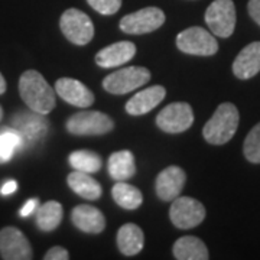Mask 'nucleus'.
I'll return each instance as SVG.
<instances>
[{"label": "nucleus", "mask_w": 260, "mask_h": 260, "mask_svg": "<svg viewBox=\"0 0 260 260\" xmlns=\"http://www.w3.org/2000/svg\"><path fill=\"white\" fill-rule=\"evenodd\" d=\"M150 73L143 67H127L114 71L103 80V87L110 94H127L148 83Z\"/></svg>", "instance_id": "nucleus-5"}, {"label": "nucleus", "mask_w": 260, "mask_h": 260, "mask_svg": "<svg viewBox=\"0 0 260 260\" xmlns=\"http://www.w3.org/2000/svg\"><path fill=\"white\" fill-rule=\"evenodd\" d=\"M136 54V45L129 41L116 42L97 52L95 62L102 68H116L126 64Z\"/></svg>", "instance_id": "nucleus-14"}, {"label": "nucleus", "mask_w": 260, "mask_h": 260, "mask_svg": "<svg viewBox=\"0 0 260 260\" xmlns=\"http://www.w3.org/2000/svg\"><path fill=\"white\" fill-rule=\"evenodd\" d=\"M0 256L6 260H29L34 257L30 243L16 227L0 230Z\"/></svg>", "instance_id": "nucleus-11"}, {"label": "nucleus", "mask_w": 260, "mask_h": 260, "mask_svg": "<svg viewBox=\"0 0 260 260\" xmlns=\"http://www.w3.org/2000/svg\"><path fill=\"white\" fill-rule=\"evenodd\" d=\"M19 93L32 112L45 116L55 109L56 100L52 87L48 84L44 75L35 70H28L20 75Z\"/></svg>", "instance_id": "nucleus-1"}, {"label": "nucleus", "mask_w": 260, "mask_h": 260, "mask_svg": "<svg viewBox=\"0 0 260 260\" xmlns=\"http://www.w3.org/2000/svg\"><path fill=\"white\" fill-rule=\"evenodd\" d=\"M3 119V109H2V106H0V120Z\"/></svg>", "instance_id": "nucleus-34"}, {"label": "nucleus", "mask_w": 260, "mask_h": 260, "mask_svg": "<svg viewBox=\"0 0 260 260\" xmlns=\"http://www.w3.org/2000/svg\"><path fill=\"white\" fill-rule=\"evenodd\" d=\"M239 110L233 103H221L203 129L204 139L211 145H224L233 139L239 127Z\"/></svg>", "instance_id": "nucleus-2"}, {"label": "nucleus", "mask_w": 260, "mask_h": 260, "mask_svg": "<svg viewBox=\"0 0 260 260\" xmlns=\"http://www.w3.org/2000/svg\"><path fill=\"white\" fill-rule=\"evenodd\" d=\"M70 165L74 168V171L94 174L100 171L102 168V156L97 155L93 150H75L68 158Z\"/></svg>", "instance_id": "nucleus-25"}, {"label": "nucleus", "mask_w": 260, "mask_h": 260, "mask_svg": "<svg viewBox=\"0 0 260 260\" xmlns=\"http://www.w3.org/2000/svg\"><path fill=\"white\" fill-rule=\"evenodd\" d=\"M205 22L214 35L232 37L236 28V6L233 0H214L205 10Z\"/></svg>", "instance_id": "nucleus-7"}, {"label": "nucleus", "mask_w": 260, "mask_h": 260, "mask_svg": "<svg viewBox=\"0 0 260 260\" xmlns=\"http://www.w3.org/2000/svg\"><path fill=\"white\" fill-rule=\"evenodd\" d=\"M23 145V139L18 130L3 129L0 130V164H6L13 158L15 152Z\"/></svg>", "instance_id": "nucleus-26"}, {"label": "nucleus", "mask_w": 260, "mask_h": 260, "mask_svg": "<svg viewBox=\"0 0 260 260\" xmlns=\"http://www.w3.org/2000/svg\"><path fill=\"white\" fill-rule=\"evenodd\" d=\"M6 91V80H5V77L0 74V94H3Z\"/></svg>", "instance_id": "nucleus-33"}, {"label": "nucleus", "mask_w": 260, "mask_h": 260, "mask_svg": "<svg viewBox=\"0 0 260 260\" xmlns=\"http://www.w3.org/2000/svg\"><path fill=\"white\" fill-rule=\"evenodd\" d=\"M44 114L39 113H20L13 119V129L18 130V133L22 136L23 142H35L44 138L47 133L48 121Z\"/></svg>", "instance_id": "nucleus-17"}, {"label": "nucleus", "mask_w": 260, "mask_h": 260, "mask_svg": "<svg viewBox=\"0 0 260 260\" xmlns=\"http://www.w3.org/2000/svg\"><path fill=\"white\" fill-rule=\"evenodd\" d=\"M260 71V42H251L240 51L233 62V73L240 80H249Z\"/></svg>", "instance_id": "nucleus-18"}, {"label": "nucleus", "mask_w": 260, "mask_h": 260, "mask_svg": "<svg viewBox=\"0 0 260 260\" xmlns=\"http://www.w3.org/2000/svg\"><path fill=\"white\" fill-rule=\"evenodd\" d=\"M62 205L58 201H47L38 207L37 225L42 232H54L62 220Z\"/></svg>", "instance_id": "nucleus-23"}, {"label": "nucleus", "mask_w": 260, "mask_h": 260, "mask_svg": "<svg viewBox=\"0 0 260 260\" xmlns=\"http://www.w3.org/2000/svg\"><path fill=\"white\" fill-rule=\"evenodd\" d=\"M177 47L179 51L189 55L211 56L217 54L218 42L208 30L200 26H192L178 34Z\"/></svg>", "instance_id": "nucleus-6"}, {"label": "nucleus", "mask_w": 260, "mask_h": 260, "mask_svg": "<svg viewBox=\"0 0 260 260\" xmlns=\"http://www.w3.org/2000/svg\"><path fill=\"white\" fill-rule=\"evenodd\" d=\"M247 9L251 19L260 26V0H249Z\"/></svg>", "instance_id": "nucleus-30"}, {"label": "nucleus", "mask_w": 260, "mask_h": 260, "mask_svg": "<svg viewBox=\"0 0 260 260\" xmlns=\"http://www.w3.org/2000/svg\"><path fill=\"white\" fill-rule=\"evenodd\" d=\"M243 152L251 164H260V123H257L244 139Z\"/></svg>", "instance_id": "nucleus-27"}, {"label": "nucleus", "mask_w": 260, "mask_h": 260, "mask_svg": "<svg viewBox=\"0 0 260 260\" xmlns=\"http://www.w3.org/2000/svg\"><path fill=\"white\" fill-rule=\"evenodd\" d=\"M114 121L102 112L85 110L73 114L67 120V130L75 136H100L112 132Z\"/></svg>", "instance_id": "nucleus-3"}, {"label": "nucleus", "mask_w": 260, "mask_h": 260, "mask_svg": "<svg viewBox=\"0 0 260 260\" xmlns=\"http://www.w3.org/2000/svg\"><path fill=\"white\" fill-rule=\"evenodd\" d=\"M37 208H38V200L37 198H32V200L26 201V203H25V205L20 208L19 215H20V217H29L30 214L37 210Z\"/></svg>", "instance_id": "nucleus-31"}, {"label": "nucleus", "mask_w": 260, "mask_h": 260, "mask_svg": "<svg viewBox=\"0 0 260 260\" xmlns=\"http://www.w3.org/2000/svg\"><path fill=\"white\" fill-rule=\"evenodd\" d=\"M65 38L78 47L87 45L94 38V25L90 16L78 9L65 10L59 20Z\"/></svg>", "instance_id": "nucleus-4"}, {"label": "nucleus", "mask_w": 260, "mask_h": 260, "mask_svg": "<svg viewBox=\"0 0 260 260\" xmlns=\"http://www.w3.org/2000/svg\"><path fill=\"white\" fill-rule=\"evenodd\" d=\"M174 256L178 260H207L208 249L203 240L195 236H184L174 244Z\"/></svg>", "instance_id": "nucleus-21"}, {"label": "nucleus", "mask_w": 260, "mask_h": 260, "mask_svg": "<svg viewBox=\"0 0 260 260\" xmlns=\"http://www.w3.org/2000/svg\"><path fill=\"white\" fill-rule=\"evenodd\" d=\"M135 156L130 150H117L109 158V174L114 181H127L135 175Z\"/></svg>", "instance_id": "nucleus-22"}, {"label": "nucleus", "mask_w": 260, "mask_h": 260, "mask_svg": "<svg viewBox=\"0 0 260 260\" xmlns=\"http://www.w3.org/2000/svg\"><path fill=\"white\" fill-rule=\"evenodd\" d=\"M169 217L172 224L181 230L194 229L204 221L205 207L191 197H177L172 201Z\"/></svg>", "instance_id": "nucleus-8"}, {"label": "nucleus", "mask_w": 260, "mask_h": 260, "mask_svg": "<svg viewBox=\"0 0 260 260\" xmlns=\"http://www.w3.org/2000/svg\"><path fill=\"white\" fill-rule=\"evenodd\" d=\"M18 191V182L16 181H8V182H5L3 186L0 188V194L2 195H10L13 194V192H16Z\"/></svg>", "instance_id": "nucleus-32"}, {"label": "nucleus", "mask_w": 260, "mask_h": 260, "mask_svg": "<svg viewBox=\"0 0 260 260\" xmlns=\"http://www.w3.org/2000/svg\"><path fill=\"white\" fill-rule=\"evenodd\" d=\"M112 194L116 204L120 205L124 210H136L143 201V195L140 189L130 184H126L124 181H117V184L113 186Z\"/></svg>", "instance_id": "nucleus-24"}, {"label": "nucleus", "mask_w": 260, "mask_h": 260, "mask_svg": "<svg viewBox=\"0 0 260 260\" xmlns=\"http://www.w3.org/2000/svg\"><path fill=\"white\" fill-rule=\"evenodd\" d=\"M88 5L102 15H114L121 8V0H87Z\"/></svg>", "instance_id": "nucleus-28"}, {"label": "nucleus", "mask_w": 260, "mask_h": 260, "mask_svg": "<svg viewBox=\"0 0 260 260\" xmlns=\"http://www.w3.org/2000/svg\"><path fill=\"white\" fill-rule=\"evenodd\" d=\"M45 260H68L70 259V253L67 249L61 246H54L47 251V254L44 256Z\"/></svg>", "instance_id": "nucleus-29"}, {"label": "nucleus", "mask_w": 260, "mask_h": 260, "mask_svg": "<svg viewBox=\"0 0 260 260\" xmlns=\"http://www.w3.org/2000/svg\"><path fill=\"white\" fill-rule=\"evenodd\" d=\"M165 23V13L159 8H145L126 15L120 20V29L129 35H145Z\"/></svg>", "instance_id": "nucleus-9"}, {"label": "nucleus", "mask_w": 260, "mask_h": 260, "mask_svg": "<svg viewBox=\"0 0 260 260\" xmlns=\"http://www.w3.org/2000/svg\"><path fill=\"white\" fill-rule=\"evenodd\" d=\"M167 95V90L162 85H152L135 94L126 104V112L130 116H142L153 110Z\"/></svg>", "instance_id": "nucleus-16"}, {"label": "nucleus", "mask_w": 260, "mask_h": 260, "mask_svg": "<svg viewBox=\"0 0 260 260\" xmlns=\"http://www.w3.org/2000/svg\"><path fill=\"white\" fill-rule=\"evenodd\" d=\"M71 220L78 230L88 234H99L106 229L104 214L93 205H77L71 213Z\"/></svg>", "instance_id": "nucleus-15"}, {"label": "nucleus", "mask_w": 260, "mask_h": 260, "mask_svg": "<svg viewBox=\"0 0 260 260\" xmlns=\"http://www.w3.org/2000/svg\"><path fill=\"white\" fill-rule=\"evenodd\" d=\"M145 244V236L139 225L127 223L121 225L117 232V247L126 256L138 254Z\"/></svg>", "instance_id": "nucleus-19"}, {"label": "nucleus", "mask_w": 260, "mask_h": 260, "mask_svg": "<svg viewBox=\"0 0 260 260\" xmlns=\"http://www.w3.org/2000/svg\"><path fill=\"white\" fill-rule=\"evenodd\" d=\"M55 93L64 102L75 107H90L94 103L91 90L74 78H59L55 83Z\"/></svg>", "instance_id": "nucleus-13"}, {"label": "nucleus", "mask_w": 260, "mask_h": 260, "mask_svg": "<svg viewBox=\"0 0 260 260\" xmlns=\"http://www.w3.org/2000/svg\"><path fill=\"white\" fill-rule=\"evenodd\" d=\"M194 123V112L188 103H171L156 116V124L167 133H182Z\"/></svg>", "instance_id": "nucleus-10"}, {"label": "nucleus", "mask_w": 260, "mask_h": 260, "mask_svg": "<svg viewBox=\"0 0 260 260\" xmlns=\"http://www.w3.org/2000/svg\"><path fill=\"white\" fill-rule=\"evenodd\" d=\"M67 184L75 194L85 200L94 201V200H99L103 194L102 185L90 174H85V172L74 171L67 178Z\"/></svg>", "instance_id": "nucleus-20"}, {"label": "nucleus", "mask_w": 260, "mask_h": 260, "mask_svg": "<svg viewBox=\"0 0 260 260\" xmlns=\"http://www.w3.org/2000/svg\"><path fill=\"white\" fill-rule=\"evenodd\" d=\"M186 182V174L182 168L168 167L159 172L155 181L156 195L162 201H174L182 192Z\"/></svg>", "instance_id": "nucleus-12"}]
</instances>
